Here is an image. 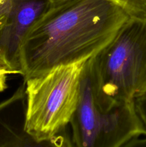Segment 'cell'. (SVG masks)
Here are the masks:
<instances>
[{
    "label": "cell",
    "instance_id": "52a82bcc",
    "mask_svg": "<svg viewBox=\"0 0 146 147\" xmlns=\"http://www.w3.org/2000/svg\"><path fill=\"white\" fill-rule=\"evenodd\" d=\"M50 2L62 0H49ZM121 6L130 17H146V0H110Z\"/></svg>",
    "mask_w": 146,
    "mask_h": 147
},
{
    "label": "cell",
    "instance_id": "9c48e42d",
    "mask_svg": "<svg viewBox=\"0 0 146 147\" xmlns=\"http://www.w3.org/2000/svg\"><path fill=\"white\" fill-rule=\"evenodd\" d=\"M11 7V0H0V32L4 27Z\"/></svg>",
    "mask_w": 146,
    "mask_h": 147
},
{
    "label": "cell",
    "instance_id": "3957f363",
    "mask_svg": "<svg viewBox=\"0 0 146 147\" xmlns=\"http://www.w3.org/2000/svg\"><path fill=\"white\" fill-rule=\"evenodd\" d=\"M87 60L57 66L24 80V128L29 134L46 139L67 129L78 106Z\"/></svg>",
    "mask_w": 146,
    "mask_h": 147
},
{
    "label": "cell",
    "instance_id": "6da1fadb",
    "mask_svg": "<svg viewBox=\"0 0 146 147\" xmlns=\"http://www.w3.org/2000/svg\"><path fill=\"white\" fill-rule=\"evenodd\" d=\"M130 17L110 0L52 2L23 40L19 75L26 80L57 66L89 60L114 38Z\"/></svg>",
    "mask_w": 146,
    "mask_h": 147
},
{
    "label": "cell",
    "instance_id": "5b68a950",
    "mask_svg": "<svg viewBox=\"0 0 146 147\" xmlns=\"http://www.w3.org/2000/svg\"><path fill=\"white\" fill-rule=\"evenodd\" d=\"M25 85H20L0 102V147H75L67 129L46 139H38L24 128Z\"/></svg>",
    "mask_w": 146,
    "mask_h": 147
},
{
    "label": "cell",
    "instance_id": "8992f818",
    "mask_svg": "<svg viewBox=\"0 0 146 147\" xmlns=\"http://www.w3.org/2000/svg\"><path fill=\"white\" fill-rule=\"evenodd\" d=\"M49 0H11V7L0 32V56L13 74H19V53L24 37L50 7Z\"/></svg>",
    "mask_w": 146,
    "mask_h": 147
},
{
    "label": "cell",
    "instance_id": "8fae6325",
    "mask_svg": "<svg viewBox=\"0 0 146 147\" xmlns=\"http://www.w3.org/2000/svg\"><path fill=\"white\" fill-rule=\"evenodd\" d=\"M8 74L4 73H0V93L4 91L7 88V79Z\"/></svg>",
    "mask_w": 146,
    "mask_h": 147
},
{
    "label": "cell",
    "instance_id": "7a4b0ae2",
    "mask_svg": "<svg viewBox=\"0 0 146 147\" xmlns=\"http://www.w3.org/2000/svg\"><path fill=\"white\" fill-rule=\"evenodd\" d=\"M89 63L94 95L103 109L146 93V17H130Z\"/></svg>",
    "mask_w": 146,
    "mask_h": 147
},
{
    "label": "cell",
    "instance_id": "277c9868",
    "mask_svg": "<svg viewBox=\"0 0 146 147\" xmlns=\"http://www.w3.org/2000/svg\"><path fill=\"white\" fill-rule=\"evenodd\" d=\"M70 125L75 147H122L145 135L134 101L119 103L109 109L99 105L89 60L82 72L78 106Z\"/></svg>",
    "mask_w": 146,
    "mask_h": 147
},
{
    "label": "cell",
    "instance_id": "30bf717a",
    "mask_svg": "<svg viewBox=\"0 0 146 147\" xmlns=\"http://www.w3.org/2000/svg\"><path fill=\"white\" fill-rule=\"evenodd\" d=\"M122 147H146L145 139H139V137L135 138Z\"/></svg>",
    "mask_w": 146,
    "mask_h": 147
},
{
    "label": "cell",
    "instance_id": "7c38bea8",
    "mask_svg": "<svg viewBox=\"0 0 146 147\" xmlns=\"http://www.w3.org/2000/svg\"><path fill=\"white\" fill-rule=\"evenodd\" d=\"M0 73H7V74L8 75L13 74V73L9 69V67L7 66V65L4 63L3 60L1 59V56H0Z\"/></svg>",
    "mask_w": 146,
    "mask_h": 147
},
{
    "label": "cell",
    "instance_id": "ba28073f",
    "mask_svg": "<svg viewBox=\"0 0 146 147\" xmlns=\"http://www.w3.org/2000/svg\"><path fill=\"white\" fill-rule=\"evenodd\" d=\"M134 105L136 112L141 120L146 136V93L140 95L134 100Z\"/></svg>",
    "mask_w": 146,
    "mask_h": 147
}]
</instances>
